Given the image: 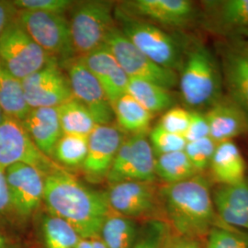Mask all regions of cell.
Here are the masks:
<instances>
[{"label": "cell", "mask_w": 248, "mask_h": 248, "mask_svg": "<svg viewBox=\"0 0 248 248\" xmlns=\"http://www.w3.org/2000/svg\"><path fill=\"white\" fill-rule=\"evenodd\" d=\"M44 202L50 214L70 223L82 239L99 235L110 209L106 193L84 186L62 169L45 176Z\"/></svg>", "instance_id": "obj_1"}, {"label": "cell", "mask_w": 248, "mask_h": 248, "mask_svg": "<svg viewBox=\"0 0 248 248\" xmlns=\"http://www.w3.org/2000/svg\"><path fill=\"white\" fill-rule=\"evenodd\" d=\"M160 195L169 221L181 235L200 241L213 228L232 227L219 217L210 183L202 174L167 184Z\"/></svg>", "instance_id": "obj_2"}, {"label": "cell", "mask_w": 248, "mask_h": 248, "mask_svg": "<svg viewBox=\"0 0 248 248\" xmlns=\"http://www.w3.org/2000/svg\"><path fill=\"white\" fill-rule=\"evenodd\" d=\"M179 71L181 98L189 110L204 112L224 96L218 58L202 42H189Z\"/></svg>", "instance_id": "obj_3"}, {"label": "cell", "mask_w": 248, "mask_h": 248, "mask_svg": "<svg viewBox=\"0 0 248 248\" xmlns=\"http://www.w3.org/2000/svg\"><path fill=\"white\" fill-rule=\"evenodd\" d=\"M114 18L119 21V29L125 37L153 62L172 71L180 69L188 41L170 34L155 24L136 18L124 9H116Z\"/></svg>", "instance_id": "obj_4"}, {"label": "cell", "mask_w": 248, "mask_h": 248, "mask_svg": "<svg viewBox=\"0 0 248 248\" xmlns=\"http://www.w3.org/2000/svg\"><path fill=\"white\" fill-rule=\"evenodd\" d=\"M70 31L76 53L85 56L104 45L114 28L113 4L90 0L76 5L72 10Z\"/></svg>", "instance_id": "obj_5"}, {"label": "cell", "mask_w": 248, "mask_h": 248, "mask_svg": "<svg viewBox=\"0 0 248 248\" xmlns=\"http://www.w3.org/2000/svg\"><path fill=\"white\" fill-rule=\"evenodd\" d=\"M15 164L33 167L45 177L62 169L36 146L22 122L4 115L0 123V167L6 169Z\"/></svg>", "instance_id": "obj_6"}, {"label": "cell", "mask_w": 248, "mask_h": 248, "mask_svg": "<svg viewBox=\"0 0 248 248\" xmlns=\"http://www.w3.org/2000/svg\"><path fill=\"white\" fill-rule=\"evenodd\" d=\"M18 19L27 33L50 57L67 62L76 53L70 23L63 14L18 11Z\"/></svg>", "instance_id": "obj_7"}, {"label": "cell", "mask_w": 248, "mask_h": 248, "mask_svg": "<svg viewBox=\"0 0 248 248\" xmlns=\"http://www.w3.org/2000/svg\"><path fill=\"white\" fill-rule=\"evenodd\" d=\"M52 59L16 18L0 37V61L14 77L24 79Z\"/></svg>", "instance_id": "obj_8"}, {"label": "cell", "mask_w": 248, "mask_h": 248, "mask_svg": "<svg viewBox=\"0 0 248 248\" xmlns=\"http://www.w3.org/2000/svg\"><path fill=\"white\" fill-rule=\"evenodd\" d=\"M104 45L114 57L129 78L141 79L171 89L178 83L177 73L164 68L153 62L114 27L106 37Z\"/></svg>", "instance_id": "obj_9"}, {"label": "cell", "mask_w": 248, "mask_h": 248, "mask_svg": "<svg viewBox=\"0 0 248 248\" xmlns=\"http://www.w3.org/2000/svg\"><path fill=\"white\" fill-rule=\"evenodd\" d=\"M216 51L226 96L248 118V44L244 37L222 39L216 45Z\"/></svg>", "instance_id": "obj_10"}, {"label": "cell", "mask_w": 248, "mask_h": 248, "mask_svg": "<svg viewBox=\"0 0 248 248\" xmlns=\"http://www.w3.org/2000/svg\"><path fill=\"white\" fill-rule=\"evenodd\" d=\"M21 84L31 109L61 106L74 98L69 80L54 58L39 71L21 80Z\"/></svg>", "instance_id": "obj_11"}, {"label": "cell", "mask_w": 248, "mask_h": 248, "mask_svg": "<svg viewBox=\"0 0 248 248\" xmlns=\"http://www.w3.org/2000/svg\"><path fill=\"white\" fill-rule=\"evenodd\" d=\"M124 6L129 14L153 24L186 28L200 22V8L190 0H133Z\"/></svg>", "instance_id": "obj_12"}, {"label": "cell", "mask_w": 248, "mask_h": 248, "mask_svg": "<svg viewBox=\"0 0 248 248\" xmlns=\"http://www.w3.org/2000/svg\"><path fill=\"white\" fill-rule=\"evenodd\" d=\"M200 5V23L222 39L248 31V0H206Z\"/></svg>", "instance_id": "obj_13"}, {"label": "cell", "mask_w": 248, "mask_h": 248, "mask_svg": "<svg viewBox=\"0 0 248 248\" xmlns=\"http://www.w3.org/2000/svg\"><path fill=\"white\" fill-rule=\"evenodd\" d=\"M67 62L68 80L74 98L89 109L98 125L110 124L114 119V111L98 79L81 57L70 59Z\"/></svg>", "instance_id": "obj_14"}, {"label": "cell", "mask_w": 248, "mask_h": 248, "mask_svg": "<svg viewBox=\"0 0 248 248\" xmlns=\"http://www.w3.org/2000/svg\"><path fill=\"white\" fill-rule=\"evenodd\" d=\"M9 196L14 213L27 218L44 201L45 175L25 164H15L6 169Z\"/></svg>", "instance_id": "obj_15"}, {"label": "cell", "mask_w": 248, "mask_h": 248, "mask_svg": "<svg viewBox=\"0 0 248 248\" xmlns=\"http://www.w3.org/2000/svg\"><path fill=\"white\" fill-rule=\"evenodd\" d=\"M106 195L111 210L132 219L153 212L157 201L153 182H117L111 184Z\"/></svg>", "instance_id": "obj_16"}, {"label": "cell", "mask_w": 248, "mask_h": 248, "mask_svg": "<svg viewBox=\"0 0 248 248\" xmlns=\"http://www.w3.org/2000/svg\"><path fill=\"white\" fill-rule=\"evenodd\" d=\"M123 133L113 125H98L89 136V149L82 167L92 179L107 177L122 142Z\"/></svg>", "instance_id": "obj_17"}, {"label": "cell", "mask_w": 248, "mask_h": 248, "mask_svg": "<svg viewBox=\"0 0 248 248\" xmlns=\"http://www.w3.org/2000/svg\"><path fill=\"white\" fill-rule=\"evenodd\" d=\"M81 59L98 79L113 108L117 100L127 94L129 77L105 45Z\"/></svg>", "instance_id": "obj_18"}, {"label": "cell", "mask_w": 248, "mask_h": 248, "mask_svg": "<svg viewBox=\"0 0 248 248\" xmlns=\"http://www.w3.org/2000/svg\"><path fill=\"white\" fill-rule=\"evenodd\" d=\"M204 113L209 125V136L216 143L232 141L248 133V116L226 95Z\"/></svg>", "instance_id": "obj_19"}, {"label": "cell", "mask_w": 248, "mask_h": 248, "mask_svg": "<svg viewBox=\"0 0 248 248\" xmlns=\"http://www.w3.org/2000/svg\"><path fill=\"white\" fill-rule=\"evenodd\" d=\"M213 204L222 222L248 232V179L233 185H218L213 190Z\"/></svg>", "instance_id": "obj_20"}, {"label": "cell", "mask_w": 248, "mask_h": 248, "mask_svg": "<svg viewBox=\"0 0 248 248\" xmlns=\"http://www.w3.org/2000/svg\"><path fill=\"white\" fill-rule=\"evenodd\" d=\"M22 123L36 146L45 155L53 156L55 145L63 134L58 107L32 108Z\"/></svg>", "instance_id": "obj_21"}, {"label": "cell", "mask_w": 248, "mask_h": 248, "mask_svg": "<svg viewBox=\"0 0 248 248\" xmlns=\"http://www.w3.org/2000/svg\"><path fill=\"white\" fill-rule=\"evenodd\" d=\"M209 169L219 185H233L247 179L246 161L233 141L217 143Z\"/></svg>", "instance_id": "obj_22"}, {"label": "cell", "mask_w": 248, "mask_h": 248, "mask_svg": "<svg viewBox=\"0 0 248 248\" xmlns=\"http://www.w3.org/2000/svg\"><path fill=\"white\" fill-rule=\"evenodd\" d=\"M131 138L129 156L116 183L122 181L153 182L156 178L155 155L149 140L145 137V133L134 134Z\"/></svg>", "instance_id": "obj_23"}, {"label": "cell", "mask_w": 248, "mask_h": 248, "mask_svg": "<svg viewBox=\"0 0 248 248\" xmlns=\"http://www.w3.org/2000/svg\"><path fill=\"white\" fill-rule=\"evenodd\" d=\"M0 108L5 115L23 122L31 108L23 94L21 80L14 77L0 61Z\"/></svg>", "instance_id": "obj_24"}, {"label": "cell", "mask_w": 248, "mask_h": 248, "mask_svg": "<svg viewBox=\"0 0 248 248\" xmlns=\"http://www.w3.org/2000/svg\"><path fill=\"white\" fill-rule=\"evenodd\" d=\"M99 237L107 248H133L137 237L136 223L132 218L109 209Z\"/></svg>", "instance_id": "obj_25"}, {"label": "cell", "mask_w": 248, "mask_h": 248, "mask_svg": "<svg viewBox=\"0 0 248 248\" xmlns=\"http://www.w3.org/2000/svg\"><path fill=\"white\" fill-rule=\"evenodd\" d=\"M127 93L152 114L167 111L175 103L170 89L144 80L130 78Z\"/></svg>", "instance_id": "obj_26"}, {"label": "cell", "mask_w": 248, "mask_h": 248, "mask_svg": "<svg viewBox=\"0 0 248 248\" xmlns=\"http://www.w3.org/2000/svg\"><path fill=\"white\" fill-rule=\"evenodd\" d=\"M113 111L119 126L133 135L145 133L153 117L151 112L128 93L117 100Z\"/></svg>", "instance_id": "obj_27"}, {"label": "cell", "mask_w": 248, "mask_h": 248, "mask_svg": "<svg viewBox=\"0 0 248 248\" xmlns=\"http://www.w3.org/2000/svg\"><path fill=\"white\" fill-rule=\"evenodd\" d=\"M58 112L63 134L89 137L98 126L89 109L76 98L58 107Z\"/></svg>", "instance_id": "obj_28"}, {"label": "cell", "mask_w": 248, "mask_h": 248, "mask_svg": "<svg viewBox=\"0 0 248 248\" xmlns=\"http://www.w3.org/2000/svg\"><path fill=\"white\" fill-rule=\"evenodd\" d=\"M155 176L167 184L186 180L199 173L184 150L155 156Z\"/></svg>", "instance_id": "obj_29"}, {"label": "cell", "mask_w": 248, "mask_h": 248, "mask_svg": "<svg viewBox=\"0 0 248 248\" xmlns=\"http://www.w3.org/2000/svg\"><path fill=\"white\" fill-rule=\"evenodd\" d=\"M42 227L46 248H76L82 240L70 223L50 213L44 217Z\"/></svg>", "instance_id": "obj_30"}, {"label": "cell", "mask_w": 248, "mask_h": 248, "mask_svg": "<svg viewBox=\"0 0 248 248\" xmlns=\"http://www.w3.org/2000/svg\"><path fill=\"white\" fill-rule=\"evenodd\" d=\"M88 149L89 137L62 134L55 145L53 156L65 167H78L86 159Z\"/></svg>", "instance_id": "obj_31"}, {"label": "cell", "mask_w": 248, "mask_h": 248, "mask_svg": "<svg viewBox=\"0 0 248 248\" xmlns=\"http://www.w3.org/2000/svg\"><path fill=\"white\" fill-rule=\"evenodd\" d=\"M205 248H248V232L233 227H216L206 236Z\"/></svg>", "instance_id": "obj_32"}, {"label": "cell", "mask_w": 248, "mask_h": 248, "mask_svg": "<svg viewBox=\"0 0 248 248\" xmlns=\"http://www.w3.org/2000/svg\"><path fill=\"white\" fill-rule=\"evenodd\" d=\"M149 142L155 156L183 151L186 143L183 136L169 133L163 129L159 124L152 129L149 134Z\"/></svg>", "instance_id": "obj_33"}, {"label": "cell", "mask_w": 248, "mask_h": 248, "mask_svg": "<svg viewBox=\"0 0 248 248\" xmlns=\"http://www.w3.org/2000/svg\"><path fill=\"white\" fill-rule=\"evenodd\" d=\"M217 143L209 136L195 142H186L184 152L199 174L209 169Z\"/></svg>", "instance_id": "obj_34"}, {"label": "cell", "mask_w": 248, "mask_h": 248, "mask_svg": "<svg viewBox=\"0 0 248 248\" xmlns=\"http://www.w3.org/2000/svg\"><path fill=\"white\" fill-rule=\"evenodd\" d=\"M12 3L18 11L63 14L74 2L71 0H14Z\"/></svg>", "instance_id": "obj_35"}, {"label": "cell", "mask_w": 248, "mask_h": 248, "mask_svg": "<svg viewBox=\"0 0 248 248\" xmlns=\"http://www.w3.org/2000/svg\"><path fill=\"white\" fill-rule=\"evenodd\" d=\"M190 122V110L180 107H172L160 120L159 125L169 133L184 137Z\"/></svg>", "instance_id": "obj_36"}, {"label": "cell", "mask_w": 248, "mask_h": 248, "mask_svg": "<svg viewBox=\"0 0 248 248\" xmlns=\"http://www.w3.org/2000/svg\"><path fill=\"white\" fill-rule=\"evenodd\" d=\"M167 232L164 223L150 222L139 239L136 240L133 248H161Z\"/></svg>", "instance_id": "obj_37"}, {"label": "cell", "mask_w": 248, "mask_h": 248, "mask_svg": "<svg viewBox=\"0 0 248 248\" xmlns=\"http://www.w3.org/2000/svg\"><path fill=\"white\" fill-rule=\"evenodd\" d=\"M206 137H209V125L205 113L190 110V122L184 134L186 142H195Z\"/></svg>", "instance_id": "obj_38"}, {"label": "cell", "mask_w": 248, "mask_h": 248, "mask_svg": "<svg viewBox=\"0 0 248 248\" xmlns=\"http://www.w3.org/2000/svg\"><path fill=\"white\" fill-rule=\"evenodd\" d=\"M161 248H202L200 241L186 237L176 232L169 234L167 232Z\"/></svg>", "instance_id": "obj_39"}, {"label": "cell", "mask_w": 248, "mask_h": 248, "mask_svg": "<svg viewBox=\"0 0 248 248\" xmlns=\"http://www.w3.org/2000/svg\"><path fill=\"white\" fill-rule=\"evenodd\" d=\"M11 213H14V212L9 196L6 169L0 167V217L8 216Z\"/></svg>", "instance_id": "obj_40"}, {"label": "cell", "mask_w": 248, "mask_h": 248, "mask_svg": "<svg viewBox=\"0 0 248 248\" xmlns=\"http://www.w3.org/2000/svg\"><path fill=\"white\" fill-rule=\"evenodd\" d=\"M18 9L12 1L0 0V37L6 29L18 18Z\"/></svg>", "instance_id": "obj_41"}, {"label": "cell", "mask_w": 248, "mask_h": 248, "mask_svg": "<svg viewBox=\"0 0 248 248\" xmlns=\"http://www.w3.org/2000/svg\"><path fill=\"white\" fill-rule=\"evenodd\" d=\"M89 240L90 241L93 248H107L106 246L103 243V241L99 237V235L95 236V237H92L91 239Z\"/></svg>", "instance_id": "obj_42"}, {"label": "cell", "mask_w": 248, "mask_h": 248, "mask_svg": "<svg viewBox=\"0 0 248 248\" xmlns=\"http://www.w3.org/2000/svg\"><path fill=\"white\" fill-rule=\"evenodd\" d=\"M0 248H11L9 241L4 236L1 231H0Z\"/></svg>", "instance_id": "obj_43"}, {"label": "cell", "mask_w": 248, "mask_h": 248, "mask_svg": "<svg viewBox=\"0 0 248 248\" xmlns=\"http://www.w3.org/2000/svg\"><path fill=\"white\" fill-rule=\"evenodd\" d=\"M76 248H93L89 239H82Z\"/></svg>", "instance_id": "obj_44"}, {"label": "cell", "mask_w": 248, "mask_h": 248, "mask_svg": "<svg viewBox=\"0 0 248 248\" xmlns=\"http://www.w3.org/2000/svg\"><path fill=\"white\" fill-rule=\"evenodd\" d=\"M242 37H244V39L246 40V42H247V44H248V31L246 33V34H245V35L242 36Z\"/></svg>", "instance_id": "obj_45"}, {"label": "cell", "mask_w": 248, "mask_h": 248, "mask_svg": "<svg viewBox=\"0 0 248 248\" xmlns=\"http://www.w3.org/2000/svg\"><path fill=\"white\" fill-rule=\"evenodd\" d=\"M4 113H3V111H2V109L0 108V123H1V121H2V119H3V117H4Z\"/></svg>", "instance_id": "obj_46"}]
</instances>
